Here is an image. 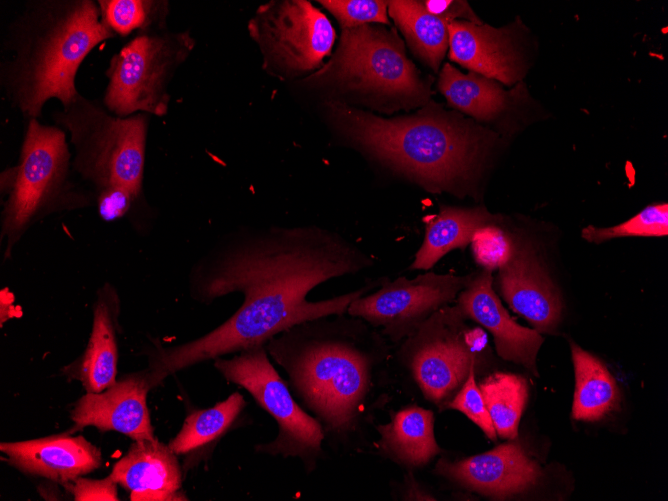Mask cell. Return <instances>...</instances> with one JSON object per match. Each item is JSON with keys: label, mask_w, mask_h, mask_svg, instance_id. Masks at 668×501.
<instances>
[{"label": "cell", "mask_w": 668, "mask_h": 501, "mask_svg": "<svg viewBox=\"0 0 668 501\" xmlns=\"http://www.w3.org/2000/svg\"><path fill=\"white\" fill-rule=\"evenodd\" d=\"M374 265V258L343 236L316 226L269 227L223 236L191 267L189 293L203 304L232 293L240 307L205 335L173 346L155 344L145 369L151 388L207 360L266 345L300 323L347 313L351 302L385 281L320 301L318 285Z\"/></svg>", "instance_id": "6da1fadb"}, {"label": "cell", "mask_w": 668, "mask_h": 501, "mask_svg": "<svg viewBox=\"0 0 668 501\" xmlns=\"http://www.w3.org/2000/svg\"><path fill=\"white\" fill-rule=\"evenodd\" d=\"M265 347L325 438L349 444L366 421L376 371L387 355L383 336L364 320L342 314L295 325Z\"/></svg>", "instance_id": "7a4b0ae2"}, {"label": "cell", "mask_w": 668, "mask_h": 501, "mask_svg": "<svg viewBox=\"0 0 668 501\" xmlns=\"http://www.w3.org/2000/svg\"><path fill=\"white\" fill-rule=\"evenodd\" d=\"M117 36L93 0H29L9 22L0 85L27 120L39 119L50 99L67 106L79 94L75 77L87 55Z\"/></svg>", "instance_id": "3957f363"}, {"label": "cell", "mask_w": 668, "mask_h": 501, "mask_svg": "<svg viewBox=\"0 0 668 501\" xmlns=\"http://www.w3.org/2000/svg\"><path fill=\"white\" fill-rule=\"evenodd\" d=\"M327 107L357 147L432 192L469 180L487 144L469 125L443 114L421 111L385 119L340 101Z\"/></svg>", "instance_id": "277c9868"}, {"label": "cell", "mask_w": 668, "mask_h": 501, "mask_svg": "<svg viewBox=\"0 0 668 501\" xmlns=\"http://www.w3.org/2000/svg\"><path fill=\"white\" fill-rule=\"evenodd\" d=\"M3 259L46 217L91 207L93 191L74 173L63 129L27 120L18 163L1 173Z\"/></svg>", "instance_id": "5b68a950"}, {"label": "cell", "mask_w": 668, "mask_h": 501, "mask_svg": "<svg viewBox=\"0 0 668 501\" xmlns=\"http://www.w3.org/2000/svg\"><path fill=\"white\" fill-rule=\"evenodd\" d=\"M52 118L69 132L73 171L93 193L119 186L144 194L149 114L119 117L79 93Z\"/></svg>", "instance_id": "8992f818"}, {"label": "cell", "mask_w": 668, "mask_h": 501, "mask_svg": "<svg viewBox=\"0 0 668 501\" xmlns=\"http://www.w3.org/2000/svg\"><path fill=\"white\" fill-rule=\"evenodd\" d=\"M307 81L411 101L428 96L401 39L394 31L372 24L343 29L332 58Z\"/></svg>", "instance_id": "52a82bcc"}, {"label": "cell", "mask_w": 668, "mask_h": 501, "mask_svg": "<svg viewBox=\"0 0 668 501\" xmlns=\"http://www.w3.org/2000/svg\"><path fill=\"white\" fill-rule=\"evenodd\" d=\"M194 46L188 30L136 32L109 60L102 103L119 117L139 112L165 115L170 101L168 85Z\"/></svg>", "instance_id": "ba28073f"}, {"label": "cell", "mask_w": 668, "mask_h": 501, "mask_svg": "<svg viewBox=\"0 0 668 501\" xmlns=\"http://www.w3.org/2000/svg\"><path fill=\"white\" fill-rule=\"evenodd\" d=\"M214 367L244 388L277 424L276 437L254 446L258 454L299 458L307 472L315 469L325 433L320 422L294 400L291 390L269 360L265 345L214 359Z\"/></svg>", "instance_id": "9c48e42d"}, {"label": "cell", "mask_w": 668, "mask_h": 501, "mask_svg": "<svg viewBox=\"0 0 668 501\" xmlns=\"http://www.w3.org/2000/svg\"><path fill=\"white\" fill-rule=\"evenodd\" d=\"M458 307L444 306L404 340L400 357L423 396L441 408L477 367L487 336L468 329Z\"/></svg>", "instance_id": "30bf717a"}, {"label": "cell", "mask_w": 668, "mask_h": 501, "mask_svg": "<svg viewBox=\"0 0 668 501\" xmlns=\"http://www.w3.org/2000/svg\"><path fill=\"white\" fill-rule=\"evenodd\" d=\"M271 72H303L319 67L330 54L335 30L324 13L304 0L261 5L248 24Z\"/></svg>", "instance_id": "8fae6325"}, {"label": "cell", "mask_w": 668, "mask_h": 501, "mask_svg": "<svg viewBox=\"0 0 668 501\" xmlns=\"http://www.w3.org/2000/svg\"><path fill=\"white\" fill-rule=\"evenodd\" d=\"M473 275L427 272L413 279H385L378 290L353 300L347 314L364 320L396 343L414 334L432 314L447 306Z\"/></svg>", "instance_id": "7c38bea8"}, {"label": "cell", "mask_w": 668, "mask_h": 501, "mask_svg": "<svg viewBox=\"0 0 668 501\" xmlns=\"http://www.w3.org/2000/svg\"><path fill=\"white\" fill-rule=\"evenodd\" d=\"M434 472L494 499L529 489L541 475L538 464L515 441L458 461L441 459Z\"/></svg>", "instance_id": "4fadbf2b"}, {"label": "cell", "mask_w": 668, "mask_h": 501, "mask_svg": "<svg viewBox=\"0 0 668 501\" xmlns=\"http://www.w3.org/2000/svg\"><path fill=\"white\" fill-rule=\"evenodd\" d=\"M492 284V271L483 269L474 274L458 294L456 306L464 318L491 333L502 359L522 365L538 376L536 358L544 339L536 330L521 326L510 317Z\"/></svg>", "instance_id": "5bb4252c"}, {"label": "cell", "mask_w": 668, "mask_h": 501, "mask_svg": "<svg viewBox=\"0 0 668 501\" xmlns=\"http://www.w3.org/2000/svg\"><path fill=\"white\" fill-rule=\"evenodd\" d=\"M151 389L145 370L116 381L98 393H86L71 410L70 433L87 426L117 431L134 441L156 439L146 404Z\"/></svg>", "instance_id": "9a60e30c"}, {"label": "cell", "mask_w": 668, "mask_h": 501, "mask_svg": "<svg viewBox=\"0 0 668 501\" xmlns=\"http://www.w3.org/2000/svg\"><path fill=\"white\" fill-rule=\"evenodd\" d=\"M498 269V288L507 304L537 332L553 333L561 318V299L533 249L511 240L510 253Z\"/></svg>", "instance_id": "2e32d148"}, {"label": "cell", "mask_w": 668, "mask_h": 501, "mask_svg": "<svg viewBox=\"0 0 668 501\" xmlns=\"http://www.w3.org/2000/svg\"><path fill=\"white\" fill-rule=\"evenodd\" d=\"M0 450L11 466L62 485L96 470L102 463L99 448L83 436L71 433L1 442Z\"/></svg>", "instance_id": "e0dca14e"}, {"label": "cell", "mask_w": 668, "mask_h": 501, "mask_svg": "<svg viewBox=\"0 0 668 501\" xmlns=\"http://www.w3.org/2000/svg\"><path fill=\"white\" fill-rule=\"evenodd\" d=\"M110 476L134 501L188 500L177 455L157 438L134 441Z\"/></svg>", "instance_id": "ac0fdd59"}, {"label": "cell", "mask_w": 668, "mask_h": 501, "mask_svg": "<svg viewBox=\"0 0 668 501\" xmlns=\"http://www.w3.org/2000/svg\"><path fill=\"white\" fill-rule=\"evenodd\" d=\"M119 313L118 293L106 283L96 294L86 348L77 361L66 368L88 393L101 392L117 381Z\"/></svg>", "instance_id": "d6986e66"}, {"label": "cell", "mask_w": 668, "mask_h": 501, "mask_svg": "<svg viewBox=\"0 0 668 501\" xmlns=\"http://www.w3.org/2000/svg\"><path fill=\"white\" fill-rule=\"evenodd\" d=\"M447 27L453 61L505 84L518 80L519 59L505 30L458 20L449 22Z\"/></svg>", "instance_id": "ffe728a7"}, {"label": "cell", "mask_w": 668, "mask_h": 501, "mask_svg": "<svg viewBox=\"0 0 668 501\" xmlns=\"http://www.w3.org/2000/svg\"><path fill=\"white\" fill-rule=\"evenodd\" d=\"M376 429L381 454L405 468H422L441 452L434 436L431 410L416 405L405 407Z\"/></svg>", "instance_id": "44dd1931"}, {"label": "cell", "mask_w": 668, "mask_h": 501, "mask_svg": "<svg viewBox=\"0 0 668 501\" xmlns=\"http://www.w3.org/2000/svg\"><path fill=\"white\" fill-rule=\"evenodd\" d=\"M497 222L498 219L483 207L443 208L428 221L423 242L409 269H431L451 250L464 248L481 229Z\"/></svg>", "instance_id": "7402d4cb"}, {"label": "cell", "mask_w": 668, "mask_h": 501, "mask_svg": "<svg viewBox=\"0 0 668 501\" xmlns=\"http://www.w3.org/2000/svg\"><path fill=\"white\" fill-rule=\"evenodd\" d=\"M575 372L573 418L598 421L619 408V387L607 367L591 353L571 342Z\"/></svg>", "instance_id": "603a6c76"}, {"label": "cell", "mask_w": 668, "mask_h": 501, "mask_svg": "<svg viewBox=\"0 0 668 501\" xmlns=\"http://www.w3.org/2000/svg\"><path fill=\"white\" fill-rule=\"evenodd\" d=\"M245 406L244 397L234 392L213 407L190 412L168 446L176 455L198 456L235 425Z\"/></svg>", "instance_id": "cb8c5ba5"}, {"label": "cell", "mask_w": 668, "mask_h": 501, "mask_svg": "<svg viewBox=\"0 0 668 501\" xmlns=\"http://www.w3.org/2000/svg\"><path fill=\"white\" fill-rule=\"evenodd\" d=\"M388 7L413 52L437 71L449 45L447 24L430 14L421 1H389Z\"/></svg>", "instance_id": "d4e9b609"}, {"label": "cell", "mask_w": 668, "mask_h": 501, "mask_svg": "<svg viewBox=\"0 0 668 501\" xmlns=\"http://www.w3.org/2000/svg\"><path fill=\"white\" fill-rule=\"evenodd\" d=\"M438 88L450 105L482 120L493 118L508 102L493 79L472 71L463 74L449 63L440 72Z\"/></svg>", "instance_id": "484cf974"}, {"label": "cell", "mask_w": 668, "mask_h": 501, "mask_svg": "<svg viewBox=\"0 0 668 501\" xmlns=\"http://www.w3.org/2000/svg\"><path fill=\"white\" fill-rule=\"evenodd\" d=\"M497 436L514 440L528 397L526 379L517 374L495 372L479 383Z\"/></svg>", "instance_id": "4316f807"}, {"label": "cell", "mask_w": 668, "mask_h": 501, "mask_svg": "<svg viewBox=\"0 0 668 501\" xmlns=\"http://www.w3.org/2000/svg\"><path fill=\"white\" fill-rule=\"evenodd\" d=\"M101 19L116 35L165 28L168 3L150 0H98Z\"/></svg>", "instance_id": "83f0119b"}, {"label": "cell", "mask_w": 668, "mask_h": 501, "mask_svg": "<svg viewBox=\"0 0 668 501\" xmlns=\"http://www.w3.org/2000/svg\"><path fill=\"white\" fill-rule=\"evenodd\" d=\"M667 234V203L649 205L621 224L603 228L590 225L583 228L581 232L583 239L595 244L621 237H662Z\"/></svg>", "instance_id": "f1b7e54d"}, {"label": "cell", "mask_w": 668, "mask_h": 501, "mask_svg": "<svg viewBox=\"0 0 668 501\" xmlns=\"http://www.w3.org/2000/svg\"><path fill=\"white\" fill-rule=\"evenodd\" d=\"M95 206L100 218L107 222L126 219L136 229L144 228V215L149 207L144 194L125 187H109L94 192Z\"/></svg>", "instance_id": "f546056e"}, {"label": "cell", "mask_w": 668, "mask_h": 501, "mask_svg": "<svg viewBox=\"0 0 668 501\" xmlns=\"http://www.w3.org/2000/svg\"><path fill=\"white\" fill-rule=\"evenodd\" d=\"M475 370V368L470 370L467 379L459 388L455 396L451 398L442 409H454L460 411L474 422L490 440L496 441L497 433L482 393L476 384Z\"/></svg>", "instance_id": "4dcf8cb0"}, {"label": "cell", "mask_w": 668, "mask_h": 501, "mask_svg": "<svg viewBox=\"0 0 668 501\" xmlns=\"http://www.w3.org/2000/svg\"><path fill=\"white\" fill-rule=\"evenodd\" d=\"M338 20L342 30L370 23L388 24V2L380 0L319 1Z\"/></svg>", "instance_id": "1f68e13d"}, {"label": "cell", "mask_w": 668, "mask_h": 501, "mask_svg": "<svg viewBox=\"0 0 668 501\" xmlns=\"http://www.w3.org/2000/svg\"><path fill=\"white\" fill-rule=\"evenodd\" d=\"M117 483L109 475L100 480L78 477L63 486L76 501H117Z\"/></svg>", "instance_id": "d6a6232c"}, {"label": "cell", "mask_w": 668, "mask_h": 501, "mask_svg": "<svg viewBox=\"0 0 668 501\" xmlns=\"http://www.w3.org/2000/svg\"><path fill=\"white\" fill-rule=\"evenodd\" d=\"M421 4L430 14L446 24L456 19H468L472 23H481L466 1L427 0L421 1Z\"/></svg>", "instance_id": "836d02e7"}, {"label": "cell", "mask_w": 668, "mask_h": 501, "mask_svg": "<svg viewBox=\"0 0 668 501\" xmlns=\"http://www.w3.org/2000/svg\"><path fill=\"white\" fill-rule=\"evenodd\" d=\"M14 297L12 293L6 288L1 290V326L10 318L20 316L21 313L16 312V307L13 304Z\"/></svg>", "instance_id": "e575fe53"}]
</instances>
